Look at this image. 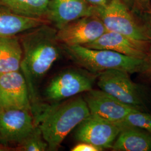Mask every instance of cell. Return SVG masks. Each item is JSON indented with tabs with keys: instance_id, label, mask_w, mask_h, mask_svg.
<instances>
[{
	"instance_id": "obj_7",
	"label": "cell",
	"mask_w": 151,
	"mask_h": 151,
	"mask_svg": "<svg viewBox=\"0 0 151 151\" xmlns=\"http://www.w3.org/2000/svg\"><path fill=\"white\" fill-rule=\"evenodd\" d=\"M105 32L101 20L92 15L77 19L57 29L56 38L62 45L85 46L96 40Z\"/></svg>"
},
{
	"instance_id": "obj_21",
	"label": "cell",
	"mask_w": 151,
	"mask_h": 151,
	"mask_svg": "<svg viewBox=\"0 0 151 151\" xmlns=\"http://www.w3.org/2000/svg\"><path fill=\"white\" fill-rule=\"evenodd\" d=\"M103 150L91 144L80 142L70 150L72 151H101Z\"/></svg>"
},
{
	"instance_id": "obj_26",
	"label": "cell",
	"mask_w": 151,
	"mask_h": 151,
	"mask_svg": "<svg viewBox=\"0 0 151 151\" xmlns=\"http://www.w3.org/2000/svg\"><path fill=\"white\" fill-rule=\"evenodd\" d=\"M0 145H2V143L0 142Z\"/></svg>"
},
{
	"instance_id": "obj_25",
	"label": "cell",
	"mask_w": 151,
	"mask_h": 151,
	"mask_svg": "<svg viewBox=\"0 0 151 151\" xmlns=\"http://www.w3.org/2000/svg\"><path fill=\"white\" fill-rule=\"evenodd\" d=\"M140 2H142V4H145V5H148L150 4V2H151V0H139Z\"/></svg>"
},
{
	"instance_id": "obj_27",
	"label": "cell",
	"mask_w": 151,
	"mask_h": 151,
	"mask_svg": "<svg viewBox=\"0 0 151 151\" xmlns=\"http://www.w3.org/2000/svg\"><path fill=\"white\" fill-rule=\"evenodd\" d=\"M0 109H1V108H0Z\"/></svg>"
},
{
	"instance_id": "obj_24",
	"label": "cell",
	"mask_w": 151,
	"mask_h": 151,
	"mask_svg": "<svg viewBox=\"0 0 151 151\" xmlns=\"http://www.w3.org/2000/svg\"><path fill=\"white\" fill-rule=\"evenodd\" d=\"M122 1H123L125 4H126L127 5H131L132 4L133 0H121Z\"/></svg>"
},
{
	"instance_id": "obj_16",
	"label": "cell",
	"mask_w": 151,
	"mask_h": 151,
	"mask_svg": "<svg viewBox=\"0 0 151 151\" xmlns=\"http://www.w3.org/2000/svg\"><path fill=\"white\" fill-rule=\"evenodd\" d=\"M22 50L16 36L0 37V73L20 70Z\"/></svg>"
},
{
	"instance_id": "obj_15",
	"label": "cell",
	"mask_w": 151,
	"mask_h": 151,
	"mask_svg": "<svg viewBox=\"0 0 151 151\" xmlns=\"http://www.w3.org/2000/svg\"><path fill=\"white\" fill-rule=\"evenodd\" d=\"M111 149L114 151H151V133L137 127H122Z\"/></svg>"
},
{
	"instance_id": "obj_13",
	"label": "cell",
	"mask_w": 151,
	"mask_h": 151,
	"mask_svg": "<svg viewBox=\"0 0 151 151\" xmlns=\"http://www.w3.org/2000/svg\"><path fill=\"white\" fill-rule=\"evenodd\" d=\"M95 15L94 6L85 0H49L46 17L57 29L77 19Z\"/></svg>"
},
{
	"instance_id": "obj_22",
	"label": "cell",
	"mask_w": 151,
	"mask_h": 151,
	"mask_svg": "<svg viewBox=\"0 0 151 151\" xmlns=\"http://www.w3.org/2000/svg\"><path fill=\"white\" fill-rule=\"evenodd\" d=\"M90 5L94 7H100L106 5L110 0H85Z\"/></svg>"
},
{
	"instance_id": "obj_5",
	"label": "cell",
	"mask_w": 151,
	"mask_h": 151,
	"mask_svg": "<svg viewBox=\"0 0 151 151\" xmlns=\"http://www.w3.org/2000/svg\"><path fill=\"white\" fill-rule=\"evenodd\" d=\"M97 85L100 90L120 101L143 111L145 99L140 87L133 82L129 73L124 70H106L97 75Z\"/></svg>"
},
{
	"instance_id": "obj_14",
	"label": "cell",
	"mask_w": 151,
	"mask_h": 151,
	"mask_svg": "<svg viewBox=\"0 0 151 151\" xmlns=\"http://www.w3.org/2000/svg\"><path fill=\"white\" fill-rule=\"evenodd\" d=\"M4 9L0 10V37L16 36L49 22L44 17L23 16Z\"/></svg>"
},
{
	"instance_id": "obj_18",
	"label": "cell",
	"mask_w": 151,
	"mask_h": 151,
	"mask_svg": "<svg viewBox=\"0 0 151 151\" xmlns=\"http://www.w3.org/2000/svg\"><path fill=\"white\" fill-rule=\"evenodd\" d=\"M16 150L21 151H48V145L38 125H35L32 131L17 145Z\"/></svg>"
},
{
	"instance_id": "obj_2",
	"label": "cell",
	"mask_w": 151,
	"mask_h": 151,
	"mask_svg": "<svg viewBox=\"0 0 151 151\" xmlns=\"http://www.w3.org/2000/svg\"><path fill=\"white\" fill-rule=\"evenodd\" d=\"M90 114L85 100L80 96L47 105L34 122L48 145V151H57L67 135Z\"/></svg>"
},
{
	"instance_id": "obj_6",
	"label": "cell",
	"mask_w": 151,
	"mask_h": 151,
	"mask_svg": "<svg viewBox=\"0 0 151 151\" xmlns=\"http://www.w3.org/2000/svg\"><path fill=\"white\" fill-rule=\"evenodd\" d=\"M94 77L83 70L70 68L61 72L49 82L45 96L52 103L70 98L92 89Z\"/></svg>"
},
{
	"instance_id": "obj_17",
	"label": "cell",
	"mask_w": 151,
	"mask_h": 151,
	"mask_svg": "<svg viewBox=\"0 0 151 151\" xmlns=\"http://www.w3.org/2000/svg\"><path fill=\"white\" fill-rule=\"evenodd\" d=\"M49 2V0H0V6L23 16L44 17Z\"/></svg>"
},
{
	"instance_id": "obj_19",
	"label": "cell",
	"mask_w": 151,
	"mask_h": 151,
	"mask_svg": "<svg viewBox=\"0 0 151 151\" xmlns=\"http://www.w3.org/2000/svg\"><path fill=\"white\" fill-rule=\"evenodd\" d=\"M118 125L137 127L151 133V114L136 110L128 114Z\"/></svg>"
},
{
	"instance_id": "obj_1",
	"label": "cell",
	"mask_w": 151,
	"mask_h": 151,
	"mask_svg": "<svg viewBox=\"0 0 151 151\" xmlns=\"http://www.w3.org/2000/svg\"><path fill=\"white\" fill-rule=\"evenodd\" d=\"M57 31L46 24L25 32L19 39L22 50L20 71L27 83L34 119L47 105L41 103L39 94L40 81L60 54Z\"/></svg>"
},
{
	"instance_id": "obj_10",
	"label": "cell",
	"mask_w": 151,
	"mask_h": 151,
	"mask_svg": "<svg viewBox=\"0 0 151 151\" xmlns=\"http://www.w3.org/2000/svg\"><path fill=\"white\" fill-rule=\"evenodd\" d=\"M0 108L32 113L27 83L20 70L0 73Z\"/></svg>"
},
{
	"instance_id": "obj_20",
	"label": "cell",
	"mask_w": 151,
	"mask_h": 151,
	"mask_svg": "<svg viewBox=\"0 0 151 151\" xmlns=\"http://www.w3.org/2000/svg\"><path fill=\"white\" fill-rule=\"evenodd\" d=\"M139 73L151 81V43Z\"/></svg>"
},
{
	"instance_id": "obj_11",
	"label": "cell",
	"mask_w": 151,
	"mask_h": 151,
	"mask_svg": "<svg viewBox=\"0 0 151 151\" xmlns=\"http://www.w3.org/2000/svg\"><path fill=\"white\" fill-rule=\"evenodd\" d=\"M90 114L118 124L130 113L139 110L120 101L101 90L91 89L84 97Z\"/></svg>"
},
{
	"instance_id": "obj_23",
	"label": "cell",
	"mask_w": 151,
	"mask_h": 151,
	"mask_svg": "<svg viewBox=\"0 0 151 151\" xmlns=\"http://www.w3.org/2000/svg\"><path fill=\"white\" fill-rule=\"evenodd\" d=\"M9 149H11V148L3 145H0V151H8Z\"/></svg>"
},
{
	"instance_id": "obj_12",
	"label": "cell",
	"mask_w": 151,
	"mask_h": 151,
	"mask_svg": "<svg viewBox=\"0 0 151 151\" xmlns=\"http://www.w3.org/2000/svg\"><path fill=\"white\" fill-rule=\"evenodd\" d=\"M151 42L137 40L118 32L106 31L94 42L85 47L106 49L139 60H144Z\"/></svg>"
},
{
	"instance_id": "obj_8",
	"label": "cell",
	"mask_w": 151,
	"mask_h": 151,
	"mask_svg": "<svg viewBox=\"0 0 151 151\" xmlns=\"http://www.w3.org/2000/svg\"><path fill=\"white\" fill-rule=\"evenodd\" d=\"M77 127L75 134L76 140L91 144L102 150L112 148L121 130L118 124L91 114Z\"/></svg>"
},
{
	"instance_id": "obj_3",
	"label": "cell",
	"mask_w": 151,
	"mask_h": 151,
	"mask_svg": "<svg viewBox=\"0 0 151 151\" xmlns=\"http://www.w3.org/2000/svg\"><path fill=\"white\" fill-rule=\"evenodd\" d=\"M65 53L76 64L93 74L112 70H124L129 73H139L143 60H139L106 50L87 48L82 45H62Z\"/></svg>"
},
{
	"instance_id": "obj_9",
	"label": "cell",
	"mask_w": 151,
	"mask_h": 151,
	"mask_svg": "<svg viewBox=\"0 0 151 151\" xmlns=\"http://www.w3.org/2000/svg\"><path fill=\"white\" fill-rule=\"evenodd\" d=\"M35 126L32 113L24 109H0V142L18 145Z\"/></svg>"
},
{
	"instance_id": "obj_4",
	"label": "cell",
	"mask_w": 151,
	"mask_h": 151,
	"mask_svg": "<svg viewBox=\"0 0 151 151\" xmlns=\"http://www.w3.org/2000/svg\"><path fill=\"white\" fill-rule=\"evenodd\" d=\"M95 15L102 22L106 31L118 32L137 40L151 42V29L142 24L121 0H110L106 5L94 7Z\"/></svg>"
}]
</instances>
